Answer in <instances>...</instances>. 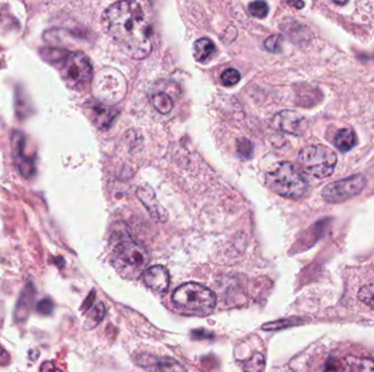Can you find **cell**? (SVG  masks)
Returning a JSON list of instances; mask_svg holds the SVG:
<instances>
[{
    "label": "cell",
    "mask_w": 374,
    "mask_h": 372,
    "mask_svg": "<svg viewBox=\"0 0 374 372\" xmlns=\"http://www.w3.org/2000/svg\"><path fill=\"white\" fill-rule=\"evenodd\" d=\"M334 144L340 152L350 151L357 144V138L351 129H341L336 133L334 138Z\"/></svg>",
    "instance_id": "obj_14"
},
{
    "label": "cell",
    "mask_w": 374,
    "mask_h": 372,
    "mask_svg": "<svg viewBox=\"0 0 374 372\" xmlns=\"http://www.w3.org/2000/svg\"><path fill=\"white\" fill-rule=\"evenodd\" d=\"M136 364L150 372H187L180 361L171 357H157L150 354H140L135 357Z\"/></svg>",
    "instance_id": "obj_9"
},
{
    "label": "cell",
    "mask_w": 374,
    "mask_h": 372,
    "mask_svg": "<svg viewBox=\"0 0 374 372\" xmlns=\"http://www.w3.org/2000/svg\"><path fill=\"white\" fill-rule=\"evenodd\" d=\"M153 107L161 114H169L173 109V101L168 94L158 93L152 96Z\"/></svg>",
    "instance_id": "obj_16"
},
{
    "label": "cell",
    "mask_w": 374,
    "mask_h": 372,
    "mask_svg": "<svg viewBox=\"0 0 374 372\" xmlns=\"http://www.w3.org/2000/svg\"><path fill=\"white\" fill-rule=\"evenodd\" d=\"M265 48L272 52H279L281 50V38L278 35H273L265 41Z\"/></svg>",
    "instance_id": "obj_24"
},
{
    "label": "cell",
    "mask_w": 374,
    "mask_h": 372,
    "mask_svg": "<svg viewBox=\"0 0 374 372\" xmlns=\"http://www.w3.org/2000/svg\"><path fill=\"white\" fill-rule=\"evenodd\" d=\"M35 297V289L33 285L29 283L27 287L24 288L22 294L20 295V298L15 307V321L21 322L27 320L29 317V313L31 311V307H32V302Z\"/></svg>",
    "instance_id": "obj_13"
},
{
    "label": "cell",
    "mask_w": 374,
    "mask_h": 372,
    "mask_svg": "<svg viewBox=\"0 0 374 372\" xmlns=\"http://www.w3.org/2000/svg\"><path fill=\"white\" fill-rule=\"evenodd\" d=\"M111 248L113 262L118 271L136 277L149 262V254L141 245L133 240L126 230L116 229L112 234Z\"/></svg>",
    "instance_id": "obj_2"
},
{
    "label": "cell",
    "mask_w": 374,
    "mask_h": 372,
    "mask_svg": "<svg viewBox=\"0 0 374 372\" xmlns=\"http://www.w3.org/2000/svg\"><path fill=\"white\" fill-rule=\"evenodd\" d=\"M243 370L245 372H263L265 369V357L261 353L254 354L251 358L243 361Z\"/></svg>",
    "instance_id": "obj_18"
},
{
    "label": "cell",
    "mask_w": 374,
    "mask_h": 372,
    "mask_svg": "<svg viewBox=\"0 0 374 372\" xmlns=\"http://www.w3.org/2000/svg\"><path fill=\"white\" fill-rule=\"evenodd\" d=\"M366 186L367 180L365 177L362 175H353L327 185L322 191V195L327 202H345L359 195Z\"/></svg>",
    "instance_id": "obj_7"
},
{
    "label": "cell",
    "mask_w": 374,
    "mask_h": 372,
    "mask_svg": "<svg viewBox=\"0 0 374 372\" xmlns=\"http://www.w3.org/2000/svg\"><path fill=\"white\" fill-rule=\"evenodd\" d=\"M267 186L283 198L299 200L306 196L309 183L297 166L290 162H279L266 174Z\"/></svg>",
    "instance_id": "obj_3"
},
{
    "label": "cell",
    "mask_w": 374,
    "mask_h": 372,
    "mask_svg": "<svg viewBox=\"0 0 374 372\" xmlns=\"http://www.w3.org/2000/svg\"><path fill=\"white\" fill-rule=\"evenodd\" d=\"M274 125L275 128L279 129L282 132L301 135L303 134L308 129V120L300 114L292 111H283L278 113L274 117Z\"/></svg>",
    "instance_id": "obj_10"
},
{
    "label": "cell",
    "mask_w": 374,
    "mask_h": 372,
    "mask_svg": "<svg viewBox=\"0 0 374 372\" xmlns=\"http://www.w3.org/2000/svg\"><path fill=\"white\" fill-rule=\"evenodd\" d=\"M304 170L315 178L329 177L337 164V155L325 145L316 144L304 148L299 154Z\"/></svg>",
    "instance_id": "obj_6"
},
{
    "label": "cell",
    "mask_w": 374,
    "mask_h": 372,
    "mask_svg": "<svg viewBox=\"0 0 374 372\" xmlns=\"http://www.w3.org/2000/svg\"><path fill=\"white\" fill-rule=\"evenodd\" d=\"M36 310L41 314L48 316V314H50L54 310V303L49 298H45V299H42L38 305H36Z\"/></svg>",
    "instance_id": "obj_25"
},
{
    "label": "cell",
    "mask_w": 374,
    "mask_h": 372,
    "mask_svg": "<svg viewBox=\"0 0 374 372\" xmlns=\"http://www.w3.org/2000/svg\"><path fill=\"white\" fill-rule=\"evenodd\" d=\"M215 45L209 39H200L194 44V57L197 61H207L214 55Z\"/></svg>",
    "instance_id": "obj_15"
},
{
    "label": "cell",
    "mask_w": 374,
    "mask_h": 372,
    "mask_svg": "<svg viewBox=\"0 0 374 372\" xmlns=\"http://www.w3.org/2000/svg\"><path fill=\"white\" fill-rule=\"evenodd\" d=\"M298 323H299L298 321L287 320V319H284V320H278L275 322H269V323L264 324L262 329L265 330V331H276V330H281V329L295 326V324H298Z\"/></svg>",
    "instance_id": "obj_23"
},
{
    "label": "cell",
    "mask_w": 374,
    "mask_h": 372,
    "mask_svg": "<svg viewBox=\"0 0 374 372\" xmlns=\"http://www.w3.org/2000/svg\"><path fill=\"white\" fill-rule=\"evenodd\" d=\"M289 4H293V6L298 7L299 9H301V8H302L304 6L303 2H289Z\"/></svg>",
    "instance_id": "obj_28"
},
{
    "label": "cell",
    "mask_w": 374,
    "mask_h": 372,
    "mask_svg": "<svg viewBox=\"0 0 374 372\" xmlns=\"http://www.w3.org/2000/svg\"><path fill=\"white\" fill-rule=\"evenodd\" d=\"M137 196L141 200V202L144 204V207H147L148 211L151 214L157 221L165 222L168 218V213L165 212V209L160 206L157 198H155L153 190L148 186H141L138 188Z\"/></svg>",
    "instance_id": "obj_12"
},
{
    "label": "cell",
    "mask_w": 374,
    "mask_h": 372,
    "mask_svg": "<svg viewBox=\"0 0 374 372\" xmlns=\"http://www.w3.org/2000/svg\"><path fill=\"white\" fill-rule=\"evenodd\" d=\"M236 151L237 154L240 155L242 159H249L253 155V144L247 139H240L236 142Z\"/></svg>",
    "instance_id": "obj_22"
},
{
    "label": "cell",
    "mask_w": 374,
    "mask_h": 372,
    "mask_svg": "<svg viewBox=\"0 0 374 372\" xmlns=\"http://www.w3.org/2000/svg\"><path fill=\"white\" fill-rule=\"evenodd\" d=\"M142 279L144 284L150 289L159 294H164L170 285L169 272L164 266L161 265H154L145 270L142 274Z\"/></svg>",
    "instance_id": "obj_11"
},
{
    "label": "cell",
    "mask_w": 374,
    "mask_h": 372,
    "mask_svg": "<svg viewBox=\"0 0 374 372\" xmlns=\"http://www.w3.org/2000/svg\"><path fill=\"white\" fill-rule=\"evenodd\" d=\"M10 361V356L9 354L4 350V348L0 345V365L1 366H6L9 364Z\"/></svg>",
    "instance_id": "obj_26"
},
{
    "label": "cell",
    "mask_w": 374,
    "mask_h": 372,
    "mask_svg": "<svg viewBox=\"0 0 374 372\" xmlns=\"http://www.w3.org/2000/svg\"><path fill=\"white\" fill-rule=\"evenodd\" d=\"M323 372H374V360L355 355L332 357L327 361Z\"/></svg>",
    "instance_id": "obj_8"
},
{
    "label": "cell",
    "mask_w": 374,
    "mask_h": 372,
    "mask_svg": "<svg viewBox=\"0 0 374 372\" xmlns=\"http://www.w3.org/2000/svg\"><path fill=\"white\" fill-rule=\"evenodd\" d=\"M248 11L253 17L258 19H264L268 14V6L264 1H254L248 4Z\"/></svg>",
    "instance_id": "obj_20"
},
{
    "label": "cell",
    "mask_w": 374,
    "mask_h": 372,
    "mask_svg": "<svg viewBox=\"0 0 374 372\" xmlns=\"http://www.w3.org/2000/svg\"><path fill=\"white\" fill-rule=\"evenodd\" d=\"M106 314V309L105 306L103 305L102 302L97 303L94 307H93L90 312L88 313L87 317V321H86V327L88 329H93L95 328L98 323H100L103 318L105 317Z\"/></svg>",
    "instance_id": "obj_17"
},
{
    "label": "cell",
    "mask_w": 374,
    "mask_h": 372,
    "mask_svg": "<svg viewBox=\"0 0 374 372\" xmlns=\"http://www.w3.org/2000/svg\"><path fill=\"white\" fill-rule=\"evenodd\" d=\"M93 299H94V291H92V292H91L90 296H89V298H88V299H86L85 303H83V306H82V308H81L83 311H85L86 309H87V310H88V309H89L90 305H92Z\"/></svg>",
    "instance_id": "obj_27"
},
{
    "label": "cell",
    "mask_w": 374,
    "mask_h": 372,
    "mask_svg": "<svg viewBox=\"0 0 374 372\" xmlns=\"http://www.w3.org/2000/svg\"><path fill=\"white\" fill-rule=\"evenodd\" d=\"M172 300L178 308L199 316H206L215 309L217 297L208 287L190 282L176 288Z\"/></svg>",
    "instance_id": "obj_5"
},
{
    "label": "cell",
    "mask_w": 374,
    "mask_h": 372,
    "mask_svg": "<svg viewBox=\"0 0 374 372\" xmlns=\"http://www.w3.org/2000/svg\"><path fill=\"white\" fill-rule=\"evenodd\" d=\"M358 298L374 311V284H367L362 286L358 291Z\"/></svg>",
    "instance_id": "obj_19"
},
{
    "label": "cell",
    "mask_w": 374,
    "mask_h": 372,
    "mask_svg": "<svg viewBox=\"0 0 374 372\" xmlns=\"http://www.w3.org/2000/svg\"><path fill=\"white\" fill-rule=\"evenodd\" d=\"M54 64H58L60 75L67 85L75 90H86L89 87L93 69L88 56L80 51H54L49 52Z\"/></svg>",
    "instance_id": "obj_4"
},
{
    "label": "cell",
    "mask_w": 374,
    "mask_h": 372,
    "mask_svg": "<svg viewBox=\"0 0 374 372\" xmlns=\"http://www.w3.org/2000/svg\"><path fill=\"white\" fill-rule=\"evenodd\" d=\"M240 79H241L240 72H238L236 69H233V68L225 70L221 75V81L223 83V85H226V86L235 85L236 83L240 81Z\"/></svg>",
    "instance_id": "obj_21"
},
{
    "label": "cell",
    "mask_w": 374,
    "mask_h": 372,
    "mask_svg": "<svg viewBox=\"0 0 374 372\" xmlns=\"http://www.w3.org/2000/svg\"><path fill=\"white\" fill-rule=\"evenodd\" d=\"M106 33L125 54L133 59H143L152 50V11L148 2L119 1L103 13Z\"/></svg>",
    "instance_id": "obj_1"
}]
</instances>
